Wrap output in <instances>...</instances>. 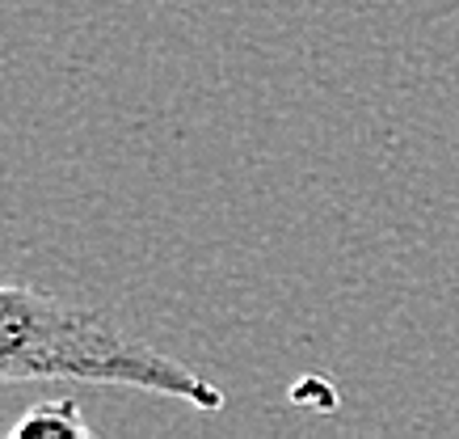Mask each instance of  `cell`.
<instances>
[{"label": "cell", "instance_id": "6da1fadb", "mask_svg": "<svg viewBox=\"0 0 459 439\" xmlns=\"http://www.w3.org/2000/svg\"><path fill=\"white\" fill-rule=\"evenodd\" d=\"M84 381L140 389L190 410H223V389L173 355L143 347L89 304L47 296L26 284H0V384Z\"/></svg>", "mask_w": 459, "mask_h": 439}, {"label": "cell", "instance_id": "7a4b0ae2", "mask_svg": "<svg viewBox=\"0 0 459 439\" xmlns=\"http://www.w3.org/2000/svg\"><path fill=\"white\" fill-rule=\"evenodd\" d=\"M9 435L13 439H89V423L76 410V401L59 397V401H42L30 414H22L9 426Z\"/></svg>", "mask_w": 459, "mask_h": 439}]
</instances>
